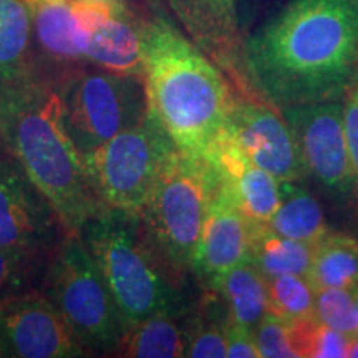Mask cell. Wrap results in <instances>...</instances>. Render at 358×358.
Returning <instances> with one entry per match:
<instances>
[{
	"label": "cell",
	"instance_id": "1",
	"mask_svg": "<svg viewBox=\"0 0 358 358\" xmlns=\"http://www.w3.org/2000/svg\"><path fill=\"white\" fill-rule=\"evenodd\" d=\"M244 78L277 108L338 101L358 78L353 0H289L243 43Z\"/></svg>",
	"mask_w": 358,
	"mask_h": 358
},
{
	"label": "cell",
	"instance_id": "2",
	"mask_svg": "<svg viewBox=\"0 0 358 358\" xmlns=\"http://www.w3.org/2000/svg\"><path fill=\"white\" fill-rule=\"evenodd\" d=\"M0 143L50 201L70 234H78L103 209L65 124L57 85L27 73L0 92Z\"/></svg>",
	"mask_w": 358,
	"mask_h": 358
},
{
	"label": "cell",
	"instance_id": "3",
	"mask_svg": "<svg viewBox=\"0 0 358 358\" xmlns=\"http://www.w3.org/2000/svg\"><path fill=\"white\" fill-rule=\"evenodd\" d=\"M141 35L148 110L181 153L208 156L234 100L222 70L163 15L141 24Z\"/></svg>",
	"mask_w": 358,
	"mask_h": 358
},
{
	"label": "cell",
	"instance_id": "4",
	"mask_svg": "<svg viewBox=\"0 0 358 358\" xmlns=\"http://www.w3.org/2000/svg\"><path fill=\"white\" fill-rule=\"evenodd\" d=\"M78 236L100 268L127 329L159 313H185L176 282L181 272L159 256L138 214L103 208Z\"/></svg>",
	"mask_w": 358,
	"mask_h": 358
},
{
	"label": "cell",
	"instance_id": "5",
	"mask_svg": "<svg viewBox=\"0 0 358 358\" xmlns=\"http://www.w3.org/2000/svg\"><path fill=\"white\" fill-rule=\"evenodd\" d=\"M221 185L208 156L176 151L140 213L146 236L174 271L192 268L203 224Z\"/></svg>",
	"mask_w": 358,
	"mask_h": 358
},
{
	"label": "cell",
	"instance_id": "6",
	"mask_svg": "<svg viewBox=\"0 0 358 358\" xmlns=\"http://www.w3.org/2000/svg\"><path fill=\"white\" fill-rule=\"evenodd\" d=\"M42 294L60 312L85 352H115L127 332L100 268L78 234H66L53 254Z\"/></svg>",
	"mask_w": 358,
	"mask_h": 358
},
{
	"label": "cell",
	"instance_id": "7",
	"mask_svg": "<svg viewBox=\"0 0 358 358\" xmlns=\"http://www.w3.org/2000/svg\"><path fill=\"white\" fill-rule=\"evenodd\" d=\"M176 151L169 134L148 110L140 122L85 155L83 161L103 208L140 216Z\"/></svg>",
	"mask_w": 358,
	"mask_h": 358
},
{
	"label": "cell",
	"instance_id": "8",
	"mask_svg": "<svg viewBox=\"0 0 358 358\" xmlns=\"http://www.w3.org/2000/svg\"><path fill=\"white\" fill-rule=\"evenodd\" d=\"M66 128L82 156L148 113L145 82L111 71H78L57 85Z\"/></svg>",
	"mask_w": 358,
	"mask_h": 358
},
{
	"label": "cell",
	"instance_id": "9",
	"mask_svg": "<svg viewBox=\"0 0 358 358\" xmlns=\"http://www.w3.org/2000/svg\"><path fill=\"white\" fill-rule=\"evenodd\" d=\"M70 234L24 168L0 151V249L53 256Z\"/></svg>",
	"mask_w": 358,
	"mask_h": 358
},
{
	"label": "cell",
	"instance_id": "10",
	"mask_svg": "<svg viewBox=\"0 0 358 358\" xmlns=\"http://www.w3.org/2000/svg\"><path fill=\"white\" fill-rule=\"evenodd\" d=\"M292 129L307 173L340 194L355 192L343 103L324 101L280 108Z\"/></svg>",
	"mask_w": 358,
	"mask_h": 358
},
{
	"label": "cell",
	"instance_id": "11",
	"mask_svg": "<svg viewBox=\"0 0 358 358\" xmlns=\"http://www.w3.org/2000/svg\"><path fill=\"white\" fill-rule=\"evenodd\" d=\"M222 136L277 181L292 182L306 173L292 129L274 105L234 95Z\"/></svg>",
	"mask_w": 358,
	"mask_h": 358
},
{
	"label": "cell",
	"instance_id": "12",
	"mask_svg": "<svg viewBox=\"0 0 358 358\" xmlns=\"http://www.w3.org/2000/svg\"><path fill=\"white\" fill-rule=\"evenodd\" d=\"M85 350L42 290L0 303V357L73 358Z\"/></svg>",
	"mask_w": 358,
	"mask_h": 358
},
{
	"label": "cell",
	"instance_id": "13",
	"mask_svg": "<svg viewBox=\"0 0 358 358\" xmlns=\"http://www.w3.org/2000/svg\"><path fill=\"white\" fill-rule=\"evenodd\" d=\"M249 245V222L219 185L206 214L191 271L196 272L208 287L216 290L232 268L248 261Z\"/></svg>",
	"mask_w": 358,
	"mask_h": 358
},
{
	"label": "cell",
	"instance_id": "14",
	"mask_svg": "<svg viewBox=\"0 0 358 358\" xmlns=\"http://www.w3.org/2000/svg\"><path fill=\"white\" fill-rule=\"evenodd\" d=\"M182 32L219 69L244 78L237 0H166ZM245 80V78H244Z\"/></svg>",
	"mask_w": 358,
	"mask_h": 358
},
{
	"label": "cell",
	"instance_id": "15",
	"mask_svg": "<svg viewBox=\"0 0 358 358\" xmlns=\"http://www.w3.org/2000/svg\"><path fill=\"white\" fill-rule=\"evenodd\" d=\"M208 158L217 169L221 186L234 201L250 229L267 227L280 204V181L250 163L224 136L219 138Z\"/></svg>",
	"mask_w": 358,
	"mask_h": 358
},
{
	"label": "cell",
	"instance_id": "16",
	"mask_svg": "<svg viewBox=\"0 0 358 358\" xmlns=\"http://www.w3.org/2000/svg\"><path fill=\"white\" fill-rule=\"evenodd\" d=\"M87 58L111 73L143 78L141 25L134 24L127 7L90 34Z\"/></svg>",
	"mask_w": 358,
	"mask_h": 358
},
{
	"label": "cell",
	"instance_id": "17",
	"mask_svg": "<svg viewBox=\"0 0 358 358\" xmlns=\"http://www.w3.org/2000/svg\"><path fill=\"white\" fill-rule=\"evenodd\" d=\"M182 315L185 313H159L128 327L115 353L141 358L186 357L192 322L186 327Z\"/></svg>",
	"mask_w": 358,
	"mask_h": 358
},
{
	"label": "cell",
	"instance_id": "18",
	"mask_svg": "<svg viewBox=\"0 0 358 358\" xmlns=\"http://www.w3.org/2000/svg\"><path fill=\"white\" fill-rule=\"evenodd\" d=\"M35 34L48 55L77 62L87 58L90 34L78 25L70 2L29 3Z\"/></svg>",
	"mask_w": 358,
	"mask_h": 358
},
{
	"label": "cell",
	"instance_id": "19",
	"mask_svg": "<svg viewBox=\"0 0 358 358\" xmlns=\"http://www.w3.org/2000/svg\"><path fill=\"white\" fill-rule=\"evenodd\" d=\"M216 290L226 301L229 325L254 332L266 319L268 313L267 279L249 259L232 268Z\"/></svg>",
	"mask_w": 358,
	"mask_h": 358
},
{
	"label": "cell",
	"instance_id": "20",
	"mask_svg": "<svg viewBox=\"0 0 358 358\" xmlns=\"http://www.w3.org/2000/svg\"><path fill=\"white\" fill-rule=\"evenodd\" d=\"M313 245L289 239L268 227L250 229L249 261L272 279L277 275L295 274L307 277L312 266Z\"/></svg>",
	"mask_w": 358,
	"mask_h": 358
},
{
	"label": "cell",
	"instance_id": "21",
	"mask_svg": "<svg viewBox=\"0 0 358 358\" xmlns=\"http://www.w3.org/2000/svg\"><path fill=\"white\" fill-rule=\"evenodd\" d=\"M32 12L25 0H0V92L29 73Z\"/></svg>",
	"mask_w": 358,
	"mask_h": 358
},
{
	"label": "cell",
	"instance_id": "22",
	"mask_svg": "<svg viewBox=\"0 0 358 358\" xmlns=\"http://www.w3.org/2000/svg\"><path fill=\"white\" fill-rule=\"evenodd\" d=\"M267 227L308 244H317L329 232L319 201L310 192L285 181L280 182V204Z\"/></svg>",
	"mask_w": 358,
	"mask_h": 358
},
{
	"label": "cell",
	"instance_id": "23",
	"mask_svg": "<svg viewBox=\"0 0 358 358\" xmlns=\"http://www.w3.org/2000/svg\"><path fill=\"white\" fill-rule=\"evenodd\" d=\"M307 279L313 290L353 289L358 285V241L343 234H327L313 245Z\"/></svg>",
	"mask_w": 358,
	"mask_h": 358
},
{
	"label": "cell",
	"instance_id": "24",
	"mask_svg": "<svg viewBox=\"0 0 358 358\" xmlns=\"http://www.w3.org/2000/svg\"><path fill=\"white\" fill-rule=\"evenodd\" d=\"M53 256L0 249V303L42 290Z\"/></svg>",
	"mask_w": 358,
	"mask_h": 358
},
{
	"label": "cell",
	"instance_id": "25",
	"mask_svg": "<svg viewBox=\"0 0 358 358\" xmlns=\"http://www.w3.org/2000/svg\"><path fill=\"white\" fill-rule=\"evenodd\" d=\"M287 329L290 343L299 358L347 357L350 335L320 322L315 313L287 322Z\"/></svg>",
	"mask_w": 358,
	"mask_h": 358
},
{
	"label": "cell",
	"instance_id": "26",
	"mask_svg": "<svg viewBox=\"0 0 358 358\" xmlns=\"http://www.w3.org/2000/svg\"><path fill=\"white\" fill-rule=\"evenodd\" d=\"M268 313L285 322L312 315L315 290L307 277L285 274L267 279Z\"/></svg>",
	"mask_w": 358,
	"mask_h": 358
},
{
	"label": "cell",
	"instance_id": "27",
	"mask_svg": "<svg viewBox=\"0 0 358 358\" xmlns=\"http://www.w3.org/2000/svg\"><path fill=\"white\" fill-rule=\"evenodd\" d=\"M317 319L332 329L355 337L357 317L355 297L353 289L327 287L315 290V310Z\"/></svg>",
	"mask_w": 358,
	"mask_h": 358
},
{
	"label": "cell",
	"instance_id": "28",
	"mask_svg": "<svg viewBox=\"0 0 358 358\" xmlns=\"http://www.w3.org/2000/svg\"><path fill=\"white\" fill-rule=\"evenodd\" d=\"M227 355V325L214 320L196 322L191 325L189 343L186 357L192 358H222Z\"/></svg>",
	"mask_w": 358,
	"mask_h": 358
},
{
	"label": "cell",
	"instance_id": "29",
	"mask_svg": "<svg viewBox=\"0 0 358 358\" xmlns=\"http://www.w3.org/2000/svg\"><path fill=\"white\" fill-rule=\"evenodd\" d=\"M261 358H299L290 343L287 322L267 313L254 330Z\"/></svg>",
	"mask_w": 358,
	"mask_h": 358
},
{
	"label": "cell",
	"instance_id": "30",
	"mask_svg": "<svg viewBox=\"0 0 358 358\" xmlns=\"http://www.w3.org/2000/svg\"><path fill=\"white\" fill-rule=\"evenodd\" d=\"M343 100H345L343 122H345L348 151H350L353 176H355V192L358 194V78L348 87Z\"/></svg>",
	"mask_w": 358,
	"mask_h": 358
},
{
	"label": "cell",
	"instance_id": "31",
	"mask_svg": "<svg viewBox=\"0 0 358 358\" xmlns=\"http://www.w3.org/2000/svg\"><path fill=\"white\" fill-rule=\"evenodd\" d=\"M227 358H261L254 332L236 325H227Z\"/></svg>",
	"mask_w": 358,
	"mask_h": 358
},
{
	"label": "cell",
	"instance_id": "32",
	"mask_svg": "<svg viewBox=\"0 0 358 358\" xmlns=\"http://www.w3.org/2000/svg\"><path fill=\"white\" fill-rule=\"evenodd\" d=\"M347 358H358V335L350 338V343H348V352Z\"/></svg>",
	"mask_w": 358,
	"mask_h": 358
},
{
	"label": "cell",
	"instance_id": "33",
	"mask_svg": "<svg viewBox=\"0 0 358 358\" xmlns=\"http://www.w3.org/2000/svg\"><path fill=\"white\" fill-rule=\"evenodd\" d=\"M353 297H355V317H357V335H358V285L353 287Z\"/></svg>",
	"mask_w": 358,
	"mask_h": 358
},
{
	"label": "cell",
	"instance_id": "34",
	"mask_svg": "<svg viewBox=\"0 0 358 358\" xmlns=\"http://www.w3.org/2000/svg\"><path fill=\"white\" fill-rule=\"evenodd\" d=\"M101 2H108V3H124V0H101Z\"/></svg>",
	"mask_w": 358,
	"mask_h": 358
},
{
	"label": "cell",
	"instance_id": "35",
	"mask_svg": "<svg viewBox=\"0 0 358 358\" xmlns=\"http://www.w3.org/2000/svg\"><path fill=\"white\" fill-rule=\"evenodd\" d=\"M3 150V146H2V143H0V151H2Z\"/></svg>",
	"mask_w": 358,
	"mask_h": 358
},
{
	"label": "cell",
	"instance_id": "36",
	"mask_svg": "<svg viewBox=\"0 0 358 358\" xmlns=\"http://www.w3.org/2000/svg\"><path fill=\"white\" fill-rule=\"evenodd\" d=\"M353 2H355V6L358 7V0H353Z\"/></svg>",
	"mask_w": 358,
	"mask_h": 358
}]
</instances>
